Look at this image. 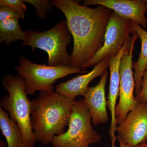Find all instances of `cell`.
Wrapping results in <instances>:
<instances>
[{
    "instance_id": "19",
    "label": "cell",
    "mask_w": 147,
    "mask_h": 147,
    "mask_svg": "<svg viewBox=\"0 0 147 147\" xmlns=\"http://www.w3.org/2000/svg\"><path fill=\"white\" fill-rule=\"evenodd\" d=\"M1 7L8 6L19 12L26 13L27 7L23 0H1Z\"/></svg>"
},
{
    "instance_id": "1",
    "label": "cell",
    "mask_w": 147,
    "mask_h": 147,
    "mask_svg": "<svg viewBox=\"0 0 147 147\" xmlns=\"http://www.w3.org/2000/svg\"><path fill=\"white\" fill-rule=\"evenodd\" d=\"M51 2L52 5L64 14L73 37L70 65L85 70L86 65L103 46L113 11L101 5L90 8L73 0Z\"/></svg>"
},
{
    "instance_id": "9",
    "label": "cell",
    "mask_w": 147,
    "mask_h": 147,
    "mask_svg": "<svg viewBox=\"0 0 147 147\" xmlns=\"http://www.w3.org/2000/svg\"><path fill=\"white\" fill-rule=\"evenodd\" d=\"M117 137L131 147H136L147 140V103L138 104L117 126Z\"/></svg>"
},
{
    "instance_id": "12",
    "label": "cell",
    "mask_w": 147,
    "mask_h": 147,
    "mask_svg": "<svg viewBox=\"0 0 147 147\" xmlns=\"http://www.w3.org/2000/svg\"><path fill=\"white\" fill-rule=\"evenodd\" d=\"M108 76L107 70L101 76L98 84L95 86L89 87L83 96L94 125L106 123L109 121L105 94Z\"/></svg>"
},
{
    "instance_id": "17",
    "label": "cell",
    "mask_w": 147,
    "mask_h": 147,
    "mask_svg": "<svg viewBox=\"0 0 147 147\" xmlns=\"http://www.w3.org/2000/svg\"><path fill=\"white\" fill-rule=\"evenodd\" d=\"M24 3H27L33 6L36 10V14L38 18L44 19L47 16L48 11L52 9L51 1L48 0H23Z\"/></svg>"
},
{
    "instance_id": "6",
    "label": "cell",
    "mask_w": 147,
    "mask_h": 147,
    "mask_svg": "<svg viewBox=\"0 0 147 147\" xmlns=\"http://www.w3.org/2000/svg\"><path fill=\"white\" fill-rule=\"evenodd\" d=\"M92 118L84 98L76 100L72 107L68 129L55 136L54 147H89L101 141L102 136L92 127Z\"/></svg>"
},
{
    "instance_id": "11",
    "label": "cell",
    "mask_w": 147,
    "mask_h": 147,
    "mask_svg": "<svg viewBox=\"0 0 147 147\" xmlns=\"http://www.w3.org/2000/svg\"><path fill=\"white\" fill-rule=\"evenodd\" d=\"M131 42L132 36L130 37L125 42L120 53L117 56L111 57L109 59L108 66L110 69V77L107 105L111 113V125L109 133L112 142L111 147H115V142L117 139L115 134L117 125L115 116V110L117 105V99L119 95V88L120 82L119 67L121 59L125 50L131 45Z\"/></svg>"
},
{
    "instance_id": "16",
    "label": "cell",
    "mask_w": 147,
    "mask_h": 147,
    "mask_svg": "<svg viewBox=\"0 0 147 147\" xmlns=\"http://www.w3.org/2000/svg\"><path fill=\"white\" fill-rule=\"evenodd\" d=\"M26 32L21 30L18 19H9L0 22V42L9 45L18 40L24 41Z\"/></svg>"
},
{
    "instance_id": "3",
    "label": "cell",
    "mask_w": 147,
    "mask_h": 147,
    "mask_svg": "<svg viewBox=\"0 0 147 147\" xmlns=\"http://www.w3.org/2000/svg\"><path fill=\"white\" fill-rule=\"evenodd\" d=\"M8 92L0 102V108L8 113L20 127L24 136V147H34L36 141L31 123V102L26 90V82L18 75L7 74L1 81Z\"/></svg>"
},
{
    "instance_id": "2",
    "label": "cell",
    "mask_w": 147,
    "mask_h": 147,
    "mask_svg": "<svg viewBox=\"0 0 147 147\" xmlns=\"http://www.w3.org/2000/svg\"><path fill=\"white\" fill-rule=\"evenodd\" d=\"M76 100L54 91H41L31 102V123L36 142L43 146L65 131Z\"/></svg>"
},
{
    "instance_id": "10",
    "label": "cell",
    "mask_w": 147,
    "mask_h": 147,
    "mask_svg": "<svg viewBox=\"0 0 147 147\" xmlns=\"http://www.w3.org/2000/svg\"><path fill=\"white\" fill-rule=\"evenodd\" d=\"M83 5L103 6L144 29L147 26V0H85Z\"/></svg>"
},
{
    "instance_id": "18",
    "label": "cell",
    "mask_w": 147,
    "mask_h": 147,
    "mask_svg": "<svg viewBox=\"0 0 147 147\" xmlns=\"http://www.w3.org/2000/svg\"><path fill=\"white\" fill-rule=\"evenodd\" d=\"M25 13L19 12L8 6L0 8V22L9 19H24Z\"/></svg>"
},
{
    "instance_id": "14",
    "label": "cell",
    "mask_w": 147,
    "mask_h": 147,
    "mask_svg": "<svg viewBox=\"0 0 147 147\" xmlns=\"http://www.w3.org/2000/svg\"><path fill=\"white\" fill-rule=\"evenodd\" d=\"M131 27L132 30L138 35L141 41V50L139 58L136 62L133 63L135 94L137 95L142 90V78L147 66V32L132 21Z\"/></svg>"
},
{
    "instance_id": "21",
    "label": "cell",
    "mask_w": 147,
    "mask_h": 147,
    "mask_svg": "<svg viewBox=\"0 0 147 147\" xmlns=\"http://www.w3.org/2000/svg\"><path fill=\"white\" fill-rule=\"evenodd\" d=\"M117 139L118 140L119 143V147H131L129 145L126 144L124 143L119 138L117 137Z\"/></svg>"
},
{
    "instance_id": "4",
    "label": "cell",
    "mask_w": 147,
    "mask_h": 147,
    "mask_svg": "<svg viewBox=\"0 0 147 147\" xmlns=\"http://www.w3.org/2000/svg\"><path fill=\"white\" fill-rule=\"evenodd\" d=\"M22 45H28L33 52L36 48L45 51L48 55L47 65L51 66H70L71 56L67 47L71 40V34L66 20L60 21L52 28L42 32L29 30Z\"/></svg>"
},
{
    "instance_id": "20",
    "label": "cell",
    "mask_w": 147,
    "mask_h": 147,
    "mask_svg": "<svg viewBox=\"0 0 147 147\" xmlns=\"http://www.w3.org/2000/svg\"><path fill=\"white\" fill-rule=\"evenodd\" d=\"M135 98L139 103H147V66L142 78V90Z\"/></svg>"
},
{
    "instance_id": "5",
    "label": "cell",
    "mask_w": 147,
    "mask_h": 147,
    "mask_svg": "<svg viewBox=\"0 0 147 147\" xmlns=\"http://www.w3.org/2000/svg\"><path fill=\"white\" fill-rule=\"evenodd\" d=\"M19 63L20 65L14 67V69L25 80L28 95H33L37 91H53V84L58 79L74 74L87 72L71 66H51L34 63L23 56L20 57Z\"/></svg>"
},
{
    "instance_id": "15",
    "label": "cell",
    "mask_w": 147,
    "mask_h": 147,
    "mask_svg": "<svg viewBox=\"0 0 147 147\" xmlns=\"http://www.w3.org/2000/svg\"><path fill=\"white\" fill-rule=\"evenodd\" d=\"M0 129L6 140L7 147H24L21 128L8 113L0 108Z\"/></svg>"
},
{
    "instance_id": "22",
    "label": "cell",
    "mask_w": 147,
    "mask_h": 147,
    "mask_svg": "<svg viewBox=\"0 0 147 147\" xmlns=\"http://www.w3.org/2000/svg\"><path fill=\"white\" fill-rule=\"evenodd\" d=\"M0 147H7V144L3 140L0 141Z\"/></svg>"
},
{
    "instance_id": "7",
    "label": "cell",
    "mask_w": 147,
    "mask_h": 147,
    "mask_svg": "<svg viewBox=\"0 0 147 147\" xmlns=\"http://www.w3.org/2000/svg\"><path fill=\"white\" fill-rule=\"evenodd\" d=\"M132 35L131 45L124 52L120 65L119 99L115 110L117 124L121 123L126 118L128 113L136 108L139 104L134 95L135 81L132 72V59L134 44L139 37L137 33L134 31Z\"/></svg>"
},
{
    "instance_id": "23",
    "label": "cell",
    "mask_w": 147,
    "mask_h": 147,
    "mask_svg": "<svg viewBox=\"0 0 147 147\" xmlns=\"http://www.w3.org/2000/svg\"><path fill=\"white\" fill-rule=\"evenodd\" d=\"M136 147H147V143L145 142V143H142V144L138 145Z\"/></svg>"
},
{
    "instance_id": "13",
    "label": "cell",
    "mask_w": 147,
    "mask_h": 147,
    "mask_svg": "<svg viewBox=\"0 0 147 147\" xmlns=\"http://www.w3.org/2000/svg\"><path fill=\"white\" fill-rule=\"evenodd\" d=\"M110 58H106L94 67L89 73L79 75L56 86V92L65 97L75 100L78 96H84L88 88L90 83L95 78L101 76L109 65Z\"/></svg>"
},
{
    "instance_id": "8",
    "label": "cell",
    "mask_w": 147,
    "mask_h": 147,
    "mask_svg": "<svg viewBox=\"0 0 147 147\" xmlns=\"http://www.w3.org/2000/svg\"><path fill=\"white\" fill-rule=\"evenodd\" d=\"M133 32L131 20L121 17L113 11L106 28L103 46L86 65L85 69L95 66L105 58L117 56Z\"/></svg>"
}]
</instances>
